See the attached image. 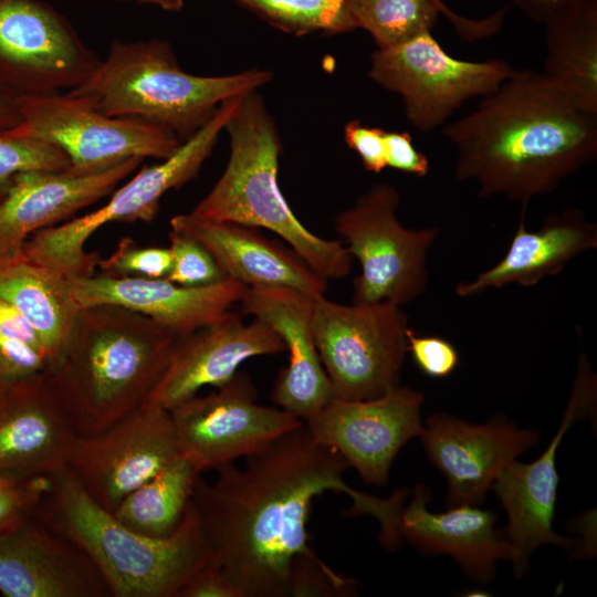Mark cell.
<instances>
[{
	"mask_svg": "<svg viewBox=\"0 0 597 597\" xmlns=\"http://www.w3.org/2000/svg\"><path fill=\"white\" fill-rule=\"evenodd\" d=\"M75 437L49 370L0 384V473L51 475Z\"/></svg>",
	"mask_w": 597,
	"mask_h": 597,
	"instance_id": "d6986e66",
	"label": "cell"
},
{
	"mask_svg": "<svg viewBox=\"0 0 597 597\" xmlns=\"http://www.w3.org/2000/svg\"><path fill=\"white\" fill-rule=\"evenodd\" d=\"M200 474L198 468L179 453L125 496L112 514L142 534L168 536L179 526Z\"/></svg>",
	"mask_w": 597,
	"mask_h": 597,
	"instance_id": "f546056e",
	"label": "cell"
},
{
	"mask_svg": "<svg viewBox=\"0 0 597 597\" xmlns=\"http://www.w3.org/2000/svg\"><path fill=\"white\" fill-rule=\"evenodd\" d=\"M514 69L500 59L465 61L449 55L431 32L370 56L369 77L401 96L408 122L427 133L465 101L488 96Z\"/></svg>",
	"mask_w": 597,
	"mask_h": 597,
	"instance_id": "8fae6325",
	"label": "cell"
},
{
	"mask_svg": "<svg viewBox=\"0 0 597 597\" xmlns=\"http://www.w3.org/2000/svg\"><path fill=\"white\" fill-rule=\"evenodd\" d=\"M314 298L294 289L270 286L247 287L239 302L242 314L265 322L282 337L289 362L271 397L276 407L302 421L333 398L312 329Z\"/></svg>",
	"mask_w": 597,
	"mask_h": 597,
	"instance_id": "603a6c76",
	"label": "cell"
},
{
	"mask_svg": "<svg viewBox=\"0 0 597 597\" xmlns=\"http://www.w3.org/2000/svg\"><path fill=\"white\" fill-rule=\"evenodd\" d=\"M430 490L417 484L407 507L404 506L399 533L425 554H448L471 578L488 583L496 563L509 559V544L503 531L495 527L498 515L478 505H458L442 513H431L427 505Z\"/></svg>",
	"mask_w": 597,
	"mask_h": 597,
	"instance_id": "d4e9b609",
	"label": "cell"
},
{
	"mask_svg": "<svg viewBox=\"0 0 597 597\" xmlns=\"http://www.w3.org/2000/svg\"><path fill=\"white\" fill-rule=\"evenodd\" d=\"M169 248L140 247L130 238H123L115 251L105 259H98L102 275L112 277L136 276L166 277L171 269Z\"/></svg>",
	"mask_w": 597,
	"mask_h": 597,
	"instance_id": "e575fe53",
	"label": "cell"
},
{
	"mask_svg": "<svg viewBox=\"0 0 597 597\" xmlns=\"http://www.w3.org/2000/svg\"><path fill=\"white\" fill-rule=\"evenodd\" d=\"M0 594L112 597L86 554L34 515L0 533Z\"/></svg>",
	"mask_w": 597,
	"mask_h": 597,
	"instance_id": "44dd1931",
	"label": "cell"
},
{
	"mask_svg": "<svg viewBox=\"0 0 597 597\" xmlns=\"http://www.w3.org/2000/svg\"><path fill=\"white\" fill-rule=\"evenodd\" d=\"M241 96L222 102L209 122L184 140L172 155L160 164L143 167L114 190L101 208L32 234L22 248L23 254L67 277L94 275L100 258L85 250L87 240L107 223L151 222L161 197L198 176Z\"/></svg>",
	"mask_w": 597,
	"mask_h": 597,
	"instance_id": "52a82bcc",
	"label": "cell"
},
{
	"mask_svg": "<svg viewBox=\"0 0 597 597\" xmlns=\"http://www.w3.org/2000/svg\"><path fill=\"white\" fill-rule=\"evenodd\" d=\"M272 77L266 70L195 75L180 67L166 40H114L94 71L65 93L104 115L146 121L184 142L209 122L222 102L255 91Z\"/></svg>",
	"mask_w": 597,
	"mask_h": 597,
	"instance_id": "5b68a950",
	"label": "cell"
},
{
	"mask_svg": "<svg viewBox=\"0 0 597 597\" xmlns=\"http://www.w3.org/2000/svg\"><path fill=\"white\" fill-rule=\"evenodd\" d=\"M399 203L398 189L378 182L334 220L336 233L360 266L353 282L354 304L401 306L426 291L427 253L440 230L404 227L397 218Z\"/></svg>",
	"mask_w": 597,
	"mask_h": 597,
	"instance_id": "9c48e42d",
	"label": "cell"
},
{
	"mask_svg": "<svg viewBox=\"0 0 597 597\" xmlns=\"http://www.w3.org/2000/svg\"><path fill=\"white\" fill-rule=\"evenodd\" d=\"M419 437L448 481V507L481 504L502 470L540 438L503 417L475 425L446 413L428 417Z\"/></svg>",
	"mask_w": 597,
	"mask_h": 597,
	"instance_id": "e0dca14e",
	"label": "cell"
},
{
	"mask_svg": "<svg viewBox=\"0 0 597 597\" xmlns=\"http://www.w3.org/2000/svg\"><path fill=\"white\" fill-rule=\"evenodd\" d=\"M443 135L455 149L458 180L476 182L480 197L526 208L596 158L597 111L543 72L514 70Z\"/></svg>",
	"mask_w": 597,
	"mask_h": 597,
	"instance_id": "7a4b0ae2",
	"label": "cell"
},
{
	"mask_svg": "<svg viewBox=\"0 0 597 597\" xmlns=\"http://www.w3.org/2000/svg\"><path fill=\"white\" fill-rule=\"evenodd\" d=\"M441 12L465 40L489 36L500 29L503 21L502 11L478 21L463 18L447 8L442 0H349L355 29L367 31L378 50L390 49L431 32Z\"/></svg>",
	"mask_w": 597,
	"mask_h": 597,
	"instance_id": "f1b7e54d",
	"label": "cell"
},
{
	"mask_svg": "<svg viewBox=\"0 0 597 597\" xmlns=\"http://www.w3.org/2000/svg\"><path fill=\"white\" fill-rule=\"evenodd\" d=\"M117 1H136L157 6L166 11H179L184 7V0H117Z\"/></svg>",
	"mask_w": 597,
	"mask_h": 597,
	"instance_id": "7bdbcfd3",
	"label": "cell"
},
{
	"mask_svg": "<svg viewBox=\"0 0 597 597\" xmlns=\"http://www.w3.org/2000/svg\"><path fill=\"white\" fill-rule=\"evenodd\" d=\"M312 329L334 398L373 399L399 387L410 331L401 306L345 305L318 296Z\"/></svg>",
	"mask_w": 597,
	"mask_h": 597,
	"instance_id": "ba28073f",
	"label": "cell"
},
{
	"mask_svg": "<svg viewBox=\"0 0 597 597\" xmlns=\"http://www.w3.org/2000/svg\"><path fill=\"white\" fill-rule=\"evenodd\" d=\"M0 298L35 331L54 369L67 347L81 311L69 277L30 260L22 250L0 255Z\"/></svg>",
	"mask_w": 597,
	"mask_h": 597,
	"instance_id": "4316f807",
	"label": "cell"
},
{
	"mask_svg": "<svg viewBox=\"0 0 597 597\" xmlns=\"http://www.w3.org/2000/svg\"><path fill=\"white\" fill-rule=\"evenodd\" d=\"M178 597H243L240 590L210 563L193 574Z\"/></svg>",
	"mask_w": 597,
	"mask_h": 597,
	"instance_id": "ab89813d",
	"label": "cell"
},
{
	"mask_svg": "<svg viewBox=\"0 0 597 597\" xmlns=\"http://www.w3.org/2000/svg\"><path fill=\"white\" fill-rule=\"evenodd\" d=\"M272 27L294 35L355 30L349 0H234Z\"/></svg>",
	"mask_w": 597,
	"mask_h": 597,
	"instance_id": "4dcf8cb0",
	"label": "cell"
},
{
	"mask_svg": "<svg viewBox=\"0 0 597 597\" xmlns=\"http://www.w3.org/2000/svg\"><path fill=\"white\" fill-rule=\"evenodd\" d=\"M386 130L367 126L358 119L349 121L344 127V139L362 160L367 171L379 174L387 167Z\"/></svg>",
	"mask_w": 597,
	"mask_h": 597,
	"instance_id": "74e56055",
	"label": "cell"
},
{
	"mask_svg": "<svg viewBox=\"0 0 597 597\" xmlns=\"http://www.w3.org/2000/svg\"><path fill=\"white\" fill-rule=\"evenodd\" d=\"M178 454L170 410L145 402L98 433L76 436L66 467L86 493L112 513Z\"/></svg>",
	"mask_w": 597,
	"mask_h": 597,
	"instance_id": "5bb4252c",
	"label": "cell"
},
{
	"mask_svg": "<svg viewBox=\"0 0 597 597\" xmlns=\"http://www.w3.org/2000/svg\"><path fill=\"white\" fill-rule=\"evenodd\" d=\"M69 282L80 308L123 306L148 316L178 337L223 318L248 287L231 277L205 286H182L166 277L102 274L69 277Z\"/></svg>",
	"mask_w": 597,
	"mask_h": 597,
	"instance_id": "7402d4cb",
	"label": "cell"
},
{
	"mask_svg": "<svg viewBox=\"0 0 597 597\" xmlns=\"http://www.w3.org/2000/svg\"><path fill=\"white\" fill-rule=\"evenodd\" d=\"M34 516L86 554L112 597H178L189 578L212 563L192 502L175 532L151 537L98 505L67 467L50 475Z\"/></svg>",
	"mask_w": 597,
	"mask_h": 597,
	"instance_id": "277c9868",
	"label": "cell"
},
{
	"mask_svg": "<svg viewBox=\"0 0 597 597\" xmlns=\"http://www.w3.org/2000/svg\"><path fill=\"white\" fill-rule=\"evenodd\" d=\"M67 156L57 147L34 138L0 129V203L6 198L14 176L24 170H64Z\"/></svg>",
	"mask_w": 597,
	"mask_h": 597,
	"instance_id": "1f68e13d",
	"label": "cell"
},
{
	"mask_svg": "<svg viewBox=\"0 0 597 597\" xmlns=\"http://www.w3.org/2000/svg\"><path fill=\"white\" fill-rule=\"evenodd\" d=\"M387 167L423 177L429 171L427 156L419 151L412 144L408 132H386Z\"/></svg>",
	"mask_w": 597,
	"mask_h": 597,
	"instance_id": "f35d334b",
	"label": "cell"
},
{
	"mask_svg": "<svg viewBox=\"0 0 597 597\" xmlns=\"http://www.w3.org/2000/svg\"><path fill=\"white\" fill-rule=\"evenodd\" d=\"M168 237L172 263L166 279L182 286H205L228 277L200 243L171 229Z\"/></svg>",
	"mask_w": 597,
	"mask_h": 597,
	"instance_id": "836d02e7",
	"label": "cell"
},
{
	"mask_svg": "<svg viewBox=\"0 0 597 597\" xmlns=\"http://www.w3.org/2000/svg\"><path fill=\"white\" fill-rule=\"evenodd\" d=\"M533 21L545 24L583 0H513Z\"/></svg>",
	"mask_w": 597,
	"mask_h": 597,
	"instance_id": "60d3db41",
	"label": "cell"
},
{
	"mask_svg": "<svg viewBox=\"0 0 597 597\" xmlns=\"http://www.w3.org/2000/svg\"><path fill=\"white\" fill-rule=\"evenodd\" d=\"M20 124V96L0 85V129H11Z\"/></svg>",
	"mask_w": 597,
	"mask_h": 597,
	"instance_id": "b9f144b4",
	"label": "cell"
},
{
	"mask_svg": "<svg viewBox=\"0 0 597 597\" xmlns=\"http://www.w3.org/2000/svg\"><path fill=\"white\" fill-rule=\"evenodd\" d=\"M178 338L123 306L81 308L67 347L50 370L74 433H98L139 408L163 376Z\"/></svg>",
	"mask_w": 597,
	"mask_h": 597,
	"instance_id": "3957f363",
	"label": "cell"
},
{
	"mask_svg": "<svg viewBox=\"0 0 597 597\" xmlns=\"http://www.w3.org/2000/svg\"><path fill=\"white\" fill-rule=\"evenodd\" d=\"M595 407L596 376L585 355L580 354L572 395L549 446L531 463L516 460L509 463L492 484L507 514L503 533L516 578L527 572L530 558L538 546L554 544L567 547L572 544V540L553 530L559 481L556 452L568 429L578 420L591 416Z\"/></svg>",
	"mask_w": 597,
	"mask_h": 597,
	"instance_id": "9a60e30c",
	"label": "cell"
},
{
	"mask_svg": "<svg viewBox=\"0 0 597 597\" xmlns=\"http://www.w3.org/2000/svg\"><path fill=\"white\" fill-rule=\"evenodd\" d=\"M170 228L200 243L228 277L248 287L283 286L312 297L325 295L327 280L291 247L264 237L259 228L191 213L172 217Z\"/></svg>",
	"mask_w": 597,
	"mask_h": 597,
	"instance_id": "cb8c5ba5",
	"label": "cell"
},
{
	"mask_svg": "<svg viewBox=\"0 0 597 597\" xmlns=\"http://www.w3.org/2000/svg\"><path fill=\"white\" fill-rule=\"evenodd\" d=\"M100 57L44 0H0V85L19 96L67 92Z\"/></svg>",
	"mask_w": 597,
	"mask_h": 597,
	"instance_id": "7c38bea8",
	"label": "cell"
},
{
	"mask_svg": "<svg viewBox=\"0 0 597 597\" xmlns=\"http://www.w3.org/2000/svg\"><path fill=\"white\" fill-rule=\"evenodd\" d=\"M423 400L420 391L400 386L373 399L333 397L303 423L314 440L341 454L365 483L383 486L398 452L422 431Z\"/></svg>",
	"mask_w": 597,
	"mask_h": 597,
	"instance_id": "2e32d148",
	"label": "cell"
},
{
	"mask_svg": "<svg viewBox=\"0 0 597 597\" xmlns=\"http://www.w3.org/2000/svg\"><path fill=\"white\" fill-rule=\"evenodd\" d=\"M408 352L417 367L432 378L447 377L459 365V353L449 341L439 336H419L411 328Z\"/></svg>",
	"mask_w": 597,
	"mask_h": 597,
	"instance_id": "8d00e7d4",
	"label": "cell"
},
{
	"mask_svg": "<svg viewBox=\"0 0 597 597\" xmlns=\"http://www.w3.org/2000/svg\"><path fill=\"white\" fill-rule=\"evenodd\" d=\"M544 25L543 73L577 102L597 111V0H583Z\"/></svg>",
	"mask_w": 597,
	"mask_h": 597,
	"instance_id": "83f0119b",
	"label": "cell"
},
{
	"mask_svg": "<svg viewBox=\"0 0 597 597\" xmlns=\"http://www.w3.org/2000/svg\"><path fill=\"white\" fill-rule=\"evenodd\" d=\"M285 352L279 333L258 318H223L177 339L168 365L145 402L171 410L206 387H221L249 358ZM144 402V404H145Z\"/></svg>",
	"mask_w": 597,
	"mask_h": 597,
	"instance_id": "ac0fdd59",
	"label": "cell"
},
{
	"mask_svg": "<svg viewBox=\"0 0 597 597\" xmlns=\"http://www.w3.org/2000/svg\"><path fill=\"white\" fill-rule=\"evenodd\" d=\"M50 488V475L0 473V533L31 519Z\"/></svg>",
	"mask_w": 597,
	"mask_h": 597,
	"instance_id": "d590c367",
	"label": "cell"
},
{
	"mask_svg": "<svg viewBox=\"0 0 597 597\" xmlns=\"http://www.w3.org/2000/svg\"><path fill=\"white\" fill-rule=\"evenodd\" d=\"M230 137L227 166L191 214L274 232L322 277L341 279L353 256L341 240L311 232L294 216L277 185L281 139L256 90L241 96L224 128Z\"/></svg>",
	"mask_w": 597,
	"mask_h": 597,
	"instance_id": "8992f818",
	"label": "cell"
},
{
	"mask_svg": "<svg viewBox=\"0 0 597 597\" xmlns=\"http://www.w3.org/2000/svg\"><path fill=\"white\" fill-rule=\"evenodd\" d=\"M143 158L93 171L32 169L18 172L0 203V255L18 253L35 232L74 218L111 195Z\"/></svg>",
	"mask_w": 597,
	"mask_h": 597,
	"instance_id": "ffe728a7",
	"label": "cell"
},
{
	"mask_svg": "<svg viewBox=\"0 0 597 597\" xmlns=\"http://www.w3.org/2000/svg\"><path fill=\"white\" fill-rule=\"evenodd\" d=\"M347 462L317 442L304 423L247 458L199 478L192 506L212 554V564L243 597H289L296 563L321 558L310 545L307 523L313 500L327 491L352 500L347 514L369 515L380 525L387 549L401 544L400 514L409 494L397 489L381 499L349 486Z\"/></svg>",
	"mask_w": 597,
	"mask_h": 597,
	"instance_id": "6da1fadb",
	"label": "cell"
},
{
	"mask_svg": "<svg viewBox=\"0 0 597 597\" xmlns=\"http://www.w3.org/2000/svg\"><path fill=\"white\" fill-rule=\"evenodd\" d=\"M523 207L520 222L506 254L475 279L459 282L455 293L475 296L489 289L511 284L531 286L558 274L580 253L597 248V226L578 209L551 214L536 231H527Z\"/></svg>",
	"mask_w": 597,
	"mask_h": 597,
	"instance_id": "484cf974",
	"label": "cell"
},
{
	"mask_svg": "<svg viewBox=\"0 0 597 597\" xmlns=\"http://www.w3.org/2000/svg\"><path fill=\"white\" fill-rule=\"evenodd\" d=\"M10 132L60 148L75 172L98 171L132 157L164 160L182 143L166 128L104 115L65 92L20 96V124Z\"/></svg>",
	"mask_w": 597,
	"mask_h": 597,
	"instance_id": "30bf717a",
	"label": "cell"
},
{
	"mask_svg": "<svg viewBox=\"0 0 597 597\" xmlns=\"http://www.w3.org/2000/svg\"><path fill=\"white\" fill-rule=\"evenodd\" d=\"M170 413L179 453L201 473L255 454L303 425L279 407L258 404L254 385L241 371L216 391L196 395Z\"/></svg>",
	"mask_w": 597,
	"mask_h": 597,
	"instance_id": "4fadbf2b",
	"label": "cell"
},
{
	"mask_svg": "<svg viewBox=\"0 0 597 597\" xmlns=\"http://www.w3.org/2000/svg\"><path fill=\"white\" fill-rule=\"evenodd\" d=\"M51 369L46 349L34 332L8 327L0 321V384Z\"/></svg>",
	"mask_w": 597,
	"mask_h": 597,
	"instance_id": "d6a6232c",
	"label": "cell"
}]
</instances>
